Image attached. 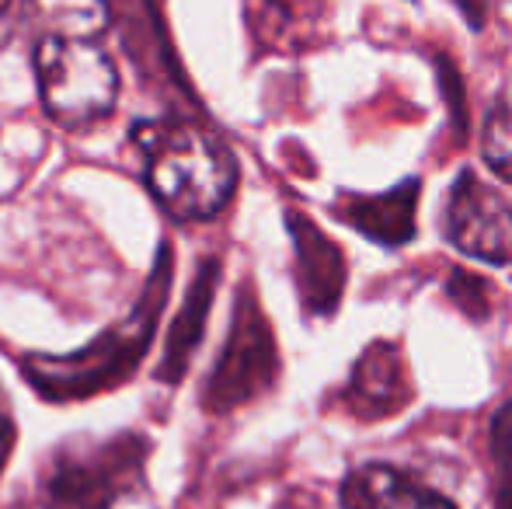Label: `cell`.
I'll return each instance as SVG.
<instances>
[{"label":"cell","mask_w":512,"mask_h":509,"mask_svg":"<svg viewBox=\"0 0 512 509\" xmlns=\"http://www.w3.org/2000/svg\"><path fill=\"white\" fill-rule=\"evenodd\" d=\"M171 272H175V255H171L168 245H161L147 286L140 290L126 318L108 325L91 346L77 349V353L25 356L21 377L46 401H81L126 384L157 335V321H161V311L168 304Z\"/></svg>","instance_id":"6da1fadb"},{"label":"cell","mask_w":512,"mask_h":509,"mask_svg":"<svg viewBox=\"0 0 512 509\" xmlns=\"http://www.w3.org/2000/svg\"><path fill=\"white\" fill-rule=\"evenodd\" d=\"M143 178L157 206L175 220H213L237 189L234 154L189 119H147L133 126Z\"/></svg>","instance_id":"7a4b0ae2"},{"label":"cell","mask_w":512,"mask_h":509,"mask_svg":"<svg viewBox=\"0 0 512 509\" xmlns=\"http://www.w3.org/2000/svg\"><path fill=\"white\" fill-rule=\"evenodd\" d=\"M147 454L150 443L140 433L67 440L49 454L42 468V509H112L140 485Z\"/></svg>","instance_id":"3957f363"},{"label":"cell","mask_w":512,"mask_h":509,"mask_svg":"<svg viewBox=\"0 0 512 509\" xmlns=\"http://www.w3.org/2000/svg\"><path fill=\"white\" fill-rule=\"evenodd\" d=\"M35 74L46 116L67 129L95 126L119 98V74L95 39H39Z\"/></svg>","instance_id":"277c9868"},{"label":"cell","mask_w":512,"mask_h":509,"mask_svg":"<svg viewBox=\"0 0 512 509\" xmlns=\"http://www.w3.org/2000/svg\"><path fill=\"white\" fill-rule=\"evenodd\" d=\"M276 374L279 356L276 339H272V325L265 321L258 297L244 286L237 293L227 346L220 349V360H216L213 374L206 381L203 405L216 415L234 412V408L248 405L258 394L269 391L276 384Z\"/></svg>","instance_id":"5b68a950"},{"label":"cell","mask_w":512,"mask_h":509,"mask_svg":"<svg viewBox=\"0 0 512 509\" xmlns=\"http://www.w3.org/2000/svg\"><path fill=\"white\" fill-rule=\"evenodd\" d=\"M446 238L471 258L512 265V199L464 168L446 203Z\"/></svg>","instance_id":"8992f818"},{"label":"cell","mask_w":512,"mask_h":509,"mask_svg":"<svg viewBox=\"0 0 512 509\" xmlns=\"http://www.w3.org/2000/svg\"><path fill=\"white\" fill-rule=\"evenodd\" d=\"M286 231L297 258V290L310 314H331L345 290V258L338 245L297 210H286Z\"/></svg>","instance_id":"52a82bcc"},{"label":"cell","mask_w":512,"mask_h":509,"mask_svg":"<svg viewBox=\"0 0 512 509\" xmlns=\"http://www.w3.org/2000/svg\"><path fill=\"white\" fill-rule=\"evenodd\" d=\"M411 398L405 363H401L398 349L377 342L359 356L356 370L349 381V408L359 419H387V415L401 412Z\"/></svg>","instance_id":"ba28073f"},{"label":"cell","mask_w":512,"mask_h":509,"mask_svg":"<svg viewBox=\"0 0 512 509\" xmlns=\"http://www.w3.org/2000/svg\"><path fill=\"white\" fill-rule=\"evenodd\" d=\"M216 283H220V262H216V258H206V262L196 269V279H192V286H189V293H185L182 307H178L175 321H171L164 360H161V367H157V381L178 384L185 377L199 342H203Z\"/></svg>","instance_id":"9c48e42d"},{"label":"cell","mask_w":512,"mask_h":509,"mask_svg":"<svg viewBox=\"0 0 512 509\" xmlns=\"http://www.w3.org/2000/svg\"><path fill=\"white\" fill-rule=\"evenodd\" d=\"M415 206H418V182H401L398 189L380 192V196H349L342 199L338 213L345 224L356 227L363 238L387 248H401L415 234Z\"/></svg>","instance_id":"30bf717a"},{"label":"cell","mask_w":512,"mask_h":509,"mask_svg":"<svg viewBox=\"0 0 512 509\" xmlns=\"http://www.w3.org/2000/svg\"><path fill=\"white\" fill-rule=\"evenodd\" d=\"M342 503L345 509H457L450 499L387 464H366L352 471L342 485Z\"/></svg>","instance_id":"8fae6325"},{"label":"cell","mask_w":512,"mask_h":509,"mask_svg":"<svg viewBox=\"0 0 512 509\" xmlns=\"http://www.w3.org/2000/svg\"><path fill=\"white\" fill-rule=\"evenodd\" d=\"M39 39H98L112 21L108 0H25Z\"/></svg>","instance_id":"7c38bea8"},{"label":"cell","mask_w":512,"mask_h":509,"mask_svg":"<svg viewBox=\"0 0 512 509\" xmlns=\"http://www.w3.org/2000/svg\"><path fill=\"white\" fill-rule=\"evenodd\" d=\"M485 161L502 182L512 185V105H495L485 123Z\"/></svg>","instance_id":"4fadbf2b"},{"label":"cell","mask_w":512,"mask_h":509,"mask_svg":"<svg viewBox=\"0 0 512 509\" xmlns=\"http://www.w3.org/2000/svg\"><path fill=\"white\" fill-rule=\"evenodd\" d=\"M492 454L502 475V509H512V401L492 422Z\"/></svg>","instance_id":"5bb4252c"},{"label":"cell","mask_w":512,"mask_h":509,"mask_svg":"<svg viewBox=\"0 0 512 509\" xmlns=\"http://www.w3.org/2000/svg\"><path fill=\"white\" fill-rule=\"evenodd\" d=\"M11 450H14V419H11V408H7V401L0 398V471H4Z\"/></svg>","instance_id":"9a60e30c"},{"label":"cell","mask_w":512,"mask_h":509,"mask_svg":"<svg viewBox=\"0 0 512 509\" xmlns=\"http://www.w3.org/2000/svg\"><path fill=\"white\" fill-rule=\"evenodd\" d=\"M14 18H18V0H0V46L11 39Z\"/></svg>","instance_id":"2e32d148"}]
</instances>
